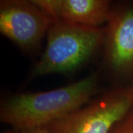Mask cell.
I'll return each mask as SVG.
<instances>
[{
    "instance_id": "52a82bcc",
    "label": "cell",
    "mask_w": 133,
    "mask_h": 133,
    "mask_svg": "<svg viewBox=\"0 0 133 133\" xmlns=\"http://www.w3.org/2000/svg\"><path fill=\"white\" fill-rule=\"evenodd\" d=\"M110 133H133V106L124 118L116 124Z\"/></svg>"
},
{
    "instance_id": "277c9868",
    "label": "cell",
    "mask_w": 133,
    "mask_h": 133,
    "mask_svg": "<svg viewBox=\"0 0 133 133\" xmlns=\"http://www.w3.org/2000/svg\"><path fill=\"white\" fill-rule=\"evenodd\" d=\"M52 22L33 0L0 2V33L23 50L36 48Z\"/></svg>"
},
{
    "instance_id": "3957f363",
    "label": "cell",
    "mask_w": 133,
    "mask_h": 133,
    "mask_svg": "<svg viewBox=\"0 0 133 133\" xmlns=\"http://www.w3.org/2000/svg\"><path fill=\"white\" fill-rule=\"evenodd\" d=\"M132 106L126 89L115 90L45 127L52 133H110Z\"/></svg>"
},
{
    "instance_id": "9c48e42d",
    "label": "cell",
    "mask_w": 133,
    "mask_h": 133,
    "mask_svg": "<svg viewBox=\"0 0 133 133\" xmlns=\"http://www.w3.org/2000/svg\"><path fill=\"white\" fill-rule=\"evenodd\" d=\"M126 90H127V92L129 96V98L133 101V84L130 87L126 88Z\"/></svg>"
},
{
    "instance_id": "ba28073f",
    "label": "cell",
    "mask_w": 133,
    "mask_h": 133,
    "mask_svg": "<svg viewBox=\"0 0 133 133\" xmlns=\"http://www.w3.org/2000/svg\"><path fill=\"white\" fill-rule=\"evenodd\" d=\"M18 132H19L18 133H52L45 127L29 129H24V130H20V131H18Z\"/></svg>"
},
{
    "instance_id": "7a4b0ae2",
    "label": "cell",
    "mask_w": 133,
    "mask_h": 133,
    "mask_svg": "<svg viewBox=\"0 0 133 133\" xmlns=\"http://www.w3.org/2000/svg\"><path fill=\"white\" fill-rule=\"evenodd\" d=\"M105 28L54 21L47 33V44L36 63L37 76L74 71L104 44Z\"/></svg>"
},
{
    "instance_id": "6da1fadb",
    "label": "cell",
    "mask_w": 133,
    "mask_h": 133,
    "mask_svg": "<svg viewBox=\"0 0 133 133\" xmlns=\"http://www.w3.org/2000/svg\"><path fill=\"white\" fill-rule=\"evenodd\" d=\"M98 87L92 74L61 88L14 95L2 104L0 121L18 131L46 127L84 107Z\"/></svg>"
},
{
    "instance_id": "5b68a950",
    "label": "cell",
    "mask_w": 133,
    "mask_h": 133,
    "mask_svg": "<svg viewBox=\"0 0 133 133\" xmlns=\"http://www.w3.org/2000/svg\"><path fill=\"white\" fill-rule=\"evenodd\" d=\"M105 62L120 75L133 73V7L111 10L105 28Z\"/></svg>"
},
{
    "instance_id": "30bf717a",
    "label": "cell",
    "mask_w": 133,
    "mask_h": 133,
    "mask_svg": "<svg viewBox=\"0 0 133 133\" xmlns=\"http://www.w3.org/2000/svg\"><path fill=\"white\" fill-rule=\"evenodd\" d=\"M5 133H14L13 131H10V130H9V131H7V132H5Z\"/></svg>"
},
{
    "instance_id": "8992f818",
    "label": "cell",
    "mask_w": 133,
    "mask_h": 133,
    "mask_svg": "<svg viewBox=\"0 0 133 133\" xmlns=\"http://www.w3.org/2000/svg\"><path fill=\"white\" fill-rule=\"evenodd\" d=\"M54 21L91 27L107 23L111 12L107 0H33Z\"/></svg>"
}]
</instances>
